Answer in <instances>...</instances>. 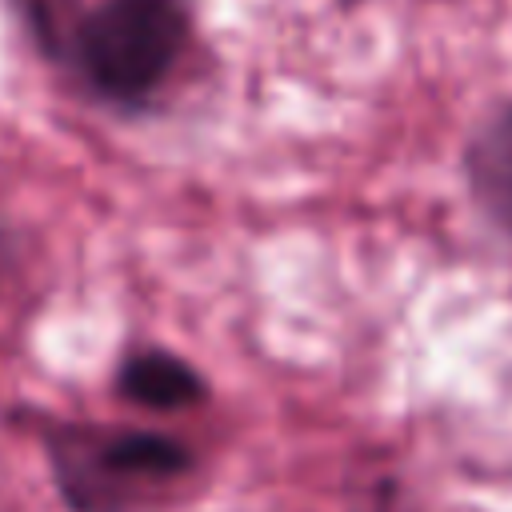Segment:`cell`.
I'll return each mask as SVG.
<instances>
[{
    "mask_svg": "<svg viewBox=\"0 0 512 512\" xmlns=\"http://www.w3.org/2000/svg\"><path fill=\"white\" fill-rule=\"evenodd\" d=\"M120 392L148 408H188L204 396V380L172 352H140L124 364Z\"/></svg>",
    "mask_w": 512,
    "mask_h": 512,
    "instance_id": "obj_4",
    "label": "cell"
},
{
    "mask_svg": "<svg viewBox=\"0 0 512 512\" xmlns=\"http://www.w3.org/2000/svg\"><path fill=\"white\" fill-rule=\"evenodd\" d=\"M180 4H184V0H180Z\"/></svg>",
    "mask_w": 512,
    "mask_h": 512,
    "instance_id": "obj_5",
    "label": "cell"
},
{
    "mask_svg": "<svg viewBox=\"0 0 512 512\" xmlns=\"http://www.w3.org/2000/svg\"><path fill=\"white\" fill-rule=\"evenodd\" d=\"M468 184L480 208L512 236V108L496 112L468 144Z\"/></svg>",
    "mask_w": 512,
    "mask_h": 512,
    "instance_id": "obj_3",
    "label": "cell"
},
{
    "mask_svg": "<svg viewBox=\"0 0 512 512\" xmlns=\"http://www.w3.org/2000/svg\"><path fill=\"white\" fill-rule=\"evenodd\" d=\"M56 476L80 512H120L136 500V488L176 480L188 468V452L152 432H76L56 440Z\"/></svg>",
    "mask_w": 512,
    "mask_h": 512,
    "instance_id": "obj_2",
    "label": "cell"
},
{
    "mask_svg": "<svg viewBox=\"0 0 512 512\" xmlns=\"http://www.w3.org/2000/svg\"><path fill=\"white\" fill-rule=\"evenodd\" d=\"M184 40L180 0H104L76 32L84 76L112 100H144Z\"/></svg>",
    "mask_w": 512,
    "mask_h": 512,
    "instance_id": "obj_1",
    "label": "cell"
}]
</instances>
